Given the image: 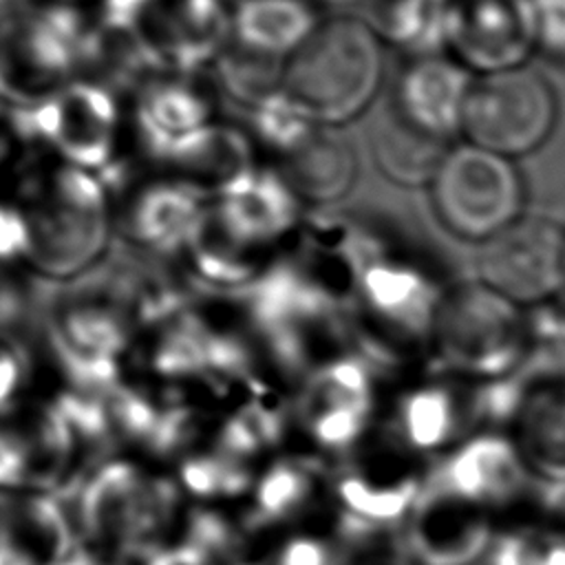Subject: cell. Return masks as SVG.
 I'll return each instance as SVG.
<instances>
[{"instance_id":"cell-1","label":"cell","mask_w":565,"mask_h":565,"mask_svg":"<svg viewBox=\"0 0 565 565\" xmlns=\"http://www.w3.org/2000/svg\"><path fill=\"white\" fill-rule=\"evenodd\" d=\"M382 77V40L362 18L338 15L285 60L280 90L311 124L333 128L369 110Z\"/></svg>"},{"instance_id":"cell-2","label":"cell","mask_w":565,"mask_h":565,"mask_svg":"<svg viewBox=\"0 0 565 565\" xmlns=\"http://www.w3.org/2000/svg\"><path fill=\"white\" fill-rule=\"evenodd\" d=\"M26 214L31 225V267L64 280L90 267L108 245V196L90 170L60 163L38 179Z\"/></svg>"},{"instance_id":"cell-3","label":"cell","mask_w":565,"mask_h":565,"mask_svg":"<svg viewBox=\"0 0 565 565\" xmlns=\"http://www.w3.org/2000/svg\"><path fill=\"white\" fill-rule=\"evenodd\" d=\"M527 349V311L477 280L448 285L435 311L430 351L452 373L503 377Z\"/></svg>"},{"instance_id":"cell-4","label":"cell","mask_w":565,"mask_h":565,"mask_svg":"<svg viewBox=\"0 0 565 565\" xmlns=\"http://www.w3.org/2000/svg\"><path fill=\"white\" fill-rule=\"evenodd\" d=\"M428 190L439 223L479 245L525 214V188L516 163L468 141L450 146Z\"/></svg>"},{"instance_id":"cell-5","label":"cell","mask_w":565,"mask_h":565,"mask_svg":"<svg viewBox=\"0 0 565 565\" xmlns=\"http://www.w3.org/2000/svg\"><path fill=\"white\" fill-rule=\"evenodd\" d=\"M558 121L552 82L530 64L475 75L461 137L483 150L516 161L539 150Z\"/></svg>"},{"instance_id":"cell-6","label":"cell","mask_w":565,"mask_h":565,"mask_svg":"<svg viewBox=\"0 0 565 565\" xmlns=\"http://www.w3.org/2000/svg\"><path fill=\"white\" fill-rule=\"evenodd\" d=\"M479 280L521 309L565 291V227L543 214H523L481 243Z\"/></svg>"},{"instance_id":"cell-7","label":"cell","mask_w":565,"mask_h":565,"mask_svg":"<svg viewBox=\"0 0 565 565\" xmlns=\"http://www.w3.org/2000/svg\"><path fill=\"white\" fill-rule=\"evenodd\" d=\"M119 128V108L110 88L75 82L55 95L31 99L18 115L26 139L57 148L66 163L84 170L110 163Z\"/></svg>"},{"instance_id":"cell-8","label":"cell","mask_w":565,"mask_h":565,"mask_svg":"<svg viewBox=\"0 0 565 565\" xmlns=\"http://www.w3.org/2000/svg\"><path fill=\"white\" fill-rule=\"evenodd\" d=\"M174 503L170 483L146 479L128 463H110L84 492L82 523L86 534L106 547L137 550L170 523Z\"/></svg>"},{"instance_id":"cell-9","label":"cell","mask_w":565,"mask_h":565,"mask_svg":"<svg viewBox=\"0 0 565 565\" xmlns=\"http://www.w3.org/2000/svg\"><path fill=\"white\" fill-rule=\"evenodd\" d=\"M446 53L475 75L525 66L536 53L530 0H450Z\"/></svg>"},{"instance_id":"cell-10","label":"cell","mask_w":565,"mask_h":565,"mask_svg":"<svg viewBox=\"0 0 565 565\" xmlns=\"http://www.w3.org/2000/svg\"><path fill=\"white\" fill-rule=\"evenodd\" d=\"M159 64L192 73L234 38L230 0H152L137 22Z\"/></svg>"},{"instance_id":"cell-11","label":"cell","mask_w":565,"mask_h":565,"mask_svg":"<svg viewBox=\"0 0 565 565\" xmlns=\"http://www.w3.org/2000/svg\"><path fill=\"white\" fill-rule=\"evenodd\" d=\"M472 82L475 73L446 51L408 57L391 106L417 130L450 143L461 137Z\"/></svg>"},{"instance_id":"cell-12","label":"cell","mask_w":565,"mask_h":565,"mask_svg":"<svg viewBox=\"0 0 565 565\" xmlns=\"http://www.w3.org/2000/svg\"><path fill=\"white\" fill-rule=\"evenodd\" d=\"M490 543L492 530L479 503L424 486L408 521V547L424 565H472Z\"/></svg>"},{"instance_id":"cell-13","label":"cell","mask_w":565,"mask_h":565,"mask_svg":"<svg viewBox=\"0 0 565 565\" xmlns=\"http://www.w3.org/2000/svg\"><path fill=\"white\" fill-rule=\"evenodd\" d=\"M174 179L199 196L223 199L256 174L249 139L232 126L207 124L177 139L166 157Z\"/></svg>"},{"instance_id":"cell-14","label":"cell","mask_w":565,"mask_h":565,"mask_svg":"<svg viewBox=\"0 0 565 565\" xmlns=\"http://www.w3.org/2000/svg\"><path fill=\"white\" fill-rule=\"evenodd\" d=\"M426 483L479 505H499L523 492L527 472L519 448L503 437L481 435L448 457Z\"/></svg>"},{"instance_id":"cell-15","label":"cell","mask_w":565,"mask_h":565,"mask_svg":"<svg viewBox=\"0 0 565 565\" xmlns=\"http://www.w3.org/2000/svg\"><path fill=\"white\" fill-rule=\"evenodd\" d=\"M214 203L241 238L263 249L300 227V201L274 170H256L238 190Z\"/></svg>"},{"instance_id":"cell-16","label":"cell","mask_w":565,"mask_h":565,"mask_svg":"<svg viewBox=\"0 0 565 565\" xmlns=\"http://www.w3.org/2000/svg\"><path fill=\"white\" fill-rule=\"evenodd\" d=\"M282 157L278 174L302 203H333L342 199L358 179V157L353 148L329 128L316 126L300 146Z\"/></svg>"},{"instance_id":"cell-17","label":"cell","mask_w":565,"mask_h":565,"mask_svg":"<svg viewBox=\"0 0 565 565\" xmlns=\"http://www.w3.org/2000/svg\"><path fill=\"white\" fill-rule=\"evenodd\" d=\"M90 31L75 7L51 4L22 24L15 42L18 62L38 79L64 77L82 66Z\"/></svg>"},{"instance_id":"cell-18","label":"cell","mask_w":565,"mask_h":565,"mask_svg":"<svg viewBox=\"0 0 565 565\" xmlns=\"http://www.w3.org/2000/svg\"><path fill=\"white\" fill-rule=\"evenodd\" d=\"M183 252L194 276L212 287H252L271 267L265 265V249L241 238L216 203H207Z\"/></svg>"},{"instance_id":"cell-19","label":"cell","mask_w":565,"mask_h":565,"mask_svg":"<svg viewBox=\"0 0 565 565\" xmlns=\"http://www.w3.org/2000/svg\"><path fill=\"white\" fill-rule=\"evenodd\" d=\"M516 424L523 463L545 483H565V380L530 384Z\"/></svg>"},{"instance_id":"cell-20","label":"cell","mask_w":565,"mask_h":565,"mask_svg":"<svg viewBox=\"0 0 565 565\" xmlns=\"http://www.w3.org/2000/svg\"><path fill=\"white\" fill-rule=\"evenodd\" d=\"M207 201L179 181H161L139 192L128 221L130 236L161 254L183 252Z\"/></svg>"},{"instance_id":"cell-21","label":"cell","mask_w":565,"mask_h":565,"mask_svg":"<svg viewBox=\"0 0 565 565\" xmlns=\"http://www.w3.org/2000/svg\"><path fill=\"white\" fill-rule=\"evenodd\" d=\"M320 26L305 0H241L234 7V40L258 55L287 60Z\"/></svg>"},{"instance_id":"cell-22","label":"cell","mask_w":565,"mask_h":565,"mask_svg":"<svg viewBox=\"0 0 565 565\" xmlns=\"http://www.w3.org/2000/svg\"><path fill=\"white\" fill-rule=\"evenodd\" d=\"M212 124L210 99L185 82H154L143 88L137 106V128L146 150L159 161L170 146Z\"/></svg>"},{"instance_id":"cell-23","label":"cell","mask_w":565,"mask_h":565,"mask_svg":"<svg viewBox=\"0 0 565 565\" xmlns=\"http://www.w3.org/2000/svg\"><path fill=\"white\" fill-rule=\"evenodd\" d=\"M448 150V141L417 130L393 106L371 130L373 159L380 172L397 185H430Z\"/></svg>"},{"instance_id":"cell-24","label":"cell","mask_w":565,"mask_h":565,"mask_svg":"<svg viewBox=\"0 0 565 565\" xmlns=\"http://www.w3.org/2000/svg\"><path fill=\"white\" fill-rule=\"evenodd\" d=\"M450 0H364L362 20L411 57L446 51Z\"/></svg>"},{"instance_id":"cell-25","label":"cell","mask_w":565,"mask_h":565,"mask_svg":"<svg viewBox=\"0 0 565 565\" xmlns=\"http://www.w3.org/2000/svg\"><path fill=\"white\" fill-rule=\"evenodd\" d=\"M475 426L470 391L426 386L408 393L399 406V430L408 446L433 450Z\"/></svg>"},{"instance_id":"cell-26","label":"cell","mask_w":565,"mask_h":565,"mask_svg":"<svg viewBox=\"0 0 565 565\" xmlns=\"http://www.w3.org/2000/svg\"><path fill=\"white\" fill-rule=\"evenodd\" d=\"M0 530L42 565H60L71 552V530L49 497H0Z\"/></svg>"},{"instance_id":"cell-27","label":"cell","mask_w":565,"mask_h":565,"mask_svg":"<svg viewBox=\"0 0 565 565\" xmlns=\"http://www.w3.org/2000/svg\"><path fill=\"white\" fill-rule=\"evenodd\" d=\"M338 492L349 508V514L384 525L411 512L422 490L415 479L373 483L371 479L353 475L340 481Z\"/></svg>"},{"instance_id":"cell-28","label":"cell","mask_w":565,"mask_h":565,"mask_svg":"<svg viewBox=\"0 0 565 565\" xmlns=\"http://www.w3.org/2000/svg\"><path fill=\"white\" fill-rule=\"evenodd\" d=\"M313 128L316 124L282 90L271 93L254 106V130L258 139L280 154L300 146Z\"/></svg>"},{"instance_id":"cell-29","label":"cell","mask_w":565,"mask_h":565,"mask_svg":"<svg viewBox=\"0 0 565 565\" xmlns=\"http://www.w3.org/2000/svg\"><path fill=\"white\" fill-rule=\"evenodd\" d=\"M309 475L294 463H278L258 483V512L263 519H282L294 514L309 499Z\"/></svg>"},{"instance_id":"cell-30","label":"cell","mask_w":565,"mask_h":565,"mask_svg":"<svg viewBox=\"0 0 565 565\" xmlns=\"http://www.w3.org/2000/svg\"><path fill=\"white\" fill-rule=\"evenodd\" d=\"M183 483L201 497L232 494L245 488L247 472L230 457H196L181 468Z\"/></svg>"},{"instance_id":"cell-31","label":"cell","mask_w":565,"mask_h":565,"mask_svg":"<svg viewBox=\"0 0 565 565\" xmlns=\"http://www.w3.org/2000/svg\"><path fill=\"white\" fill-rule=\"evenodd\" d=\"M530 7L536 53L565 64V0H530Z\"/></svg>"},{"instance_id":"cell-32","label":"cell","mask_w":565,"mask_h":565,"mask_svg":"<svg viewBox=\"0 0 565 565\" xmlns=\"http://www.w3.org/2000/svg\"><path fill=\"white\" fill-rule=\"evenodd\" d=\"M366 417V413L349 408H324L305 415L318 444L329 448H344L353 444L362 435Z\"/></svg>"},{"instance_id":"cell-33","label":"cell","mask_w":565,"mask_h":565,"mask_svg":"<svg viewBox=\"0 0 565 565\" xmlns=\"http://www.w3.org/2000/svg\"><path fill=\"white\" fill-rule=\"evenodd\" d=\"M31 225L26 214L9 203H0V263L29 258Z\"/></svg>"},{"instance_id":"cell-34","label":"cell","mask_w":565,"mask_h":565,"mask_svg":"<svg viewBox=\"0 0 565 565\" xmlns=\"http://www.w3.org/2000/svg\"><path fill=\"white\" fill-rule=\"evenodd\" d=\"M278 565H340L335 550L316 539H294L280 552Z\"/></svg>"},{"instance_id":"cell-35","label":"cell","mask_w":565,"mask_h":565,"mask_svg":"<svg viewBox=\"0 0 565 565\" xmlns=\"http://www.w3.org/2000/svg\"><path fill=\"white\" fill-rule=\"evenodd\" d=\"M0 565H42V563L0 530Z\"/></svg>"},{"instance_id":"cell-36","label":"cell","mask_w":565,"mask_h":565,"mask_svg":"<svg viewBox=\"0 0 565 565\" xmlns=\"http://www.w3.org/2000/svg\"><path fill=\"white\" fill-rule=\"evenodd\" d=\"M320 2H324V4H329V7H335V9H342V11L364 4V0H320Z\"/></svg>"},{"instance_id":"cell-37","label":"cell","mask_w":565,"mask_h":565,"mask_svg":"<svg viewBox=\"0 0 565 565\" xmlns=\"http://www.w3.org/2000/svg\"><path fill=\"white\" fill-rule=\"evenodd\" d=\"M60 565H102V563H95V561H90V558L77 554V556H68V558L62 561Z\"/></svg>"},{"instance_id":"cell-38","label":"cell","mask_w":565,"mask_h":565,"mask_svg":"<svg viewBox=\"0 0 565 565\" xmlns=\"http://www.w3.org/2000/svg\"><path fill=\"white\" fill-rule=\"evenodd\" d=\"M60 2H68L71 4V0H60Z\"/></svg>"}]
</instances>
